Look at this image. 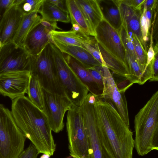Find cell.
<instances>
[{
  "instance_id": "1",
  "label": "cell",
  "mask_w": 158,
  "mask_h": 158,
  "mask_svg": "<svg viewBox=\"0 0 158 158\" xmlns=\"http://www.w3.org/2000/svg\"><path fill=\"white\" fill-rule=\"evenodd\" d=\"M11 111L17 126L39 154L52 156L56 144L44 113L25 95L12 100Z\"/></svg>"
},
{
  "instance_id": "2",
  "label": "cell",
  "mask_w": 158,
  "mask_h": 158,
  "mask_svg": "<svg viewBox=\"0 0 158 158\" xmlns=\"http://www.w3.org/2000/svg\"><path fill=\"white\" fill-rule=\"evenodd\" d=\"M104 135L113 158H132L133 133L110 103L97 97L94 105Z\"/></svg>"
},
{
  "instance_id": "3",
  "label": "cell",
  "mask_w": 158,
  "mask_h": 158,
  "mask_svg": "<svg viewBox=\"0 0 158 158\" xmlns=\"http://www.w3.org/2000/svg\"><path fill=\"white\" fill-rule=\"evenodd\" d=\"M134 147L144 156L158 150V91L155 92L135 115Z\"/></svg>"
},
{
  "instance_id": "4",
  "label": "cell",
  "mask_w": 158,
  "mask_h": 158,
  "mask_svg": "<svg viewBox=\"0 0 158 158\" xmlns=\"http://www.w3.org/2000/svg\"><path fill=\"white\" fill-rule=\"evenodd\" d=\"M50 45L58 78L64 94L73 106L79 107L86 98L89 89L69 66L63 53L52 43Z\"/></svg>"
},
{
  "instance_id": "5",
  "label": "cell",
  "mask_w": 158,
  "mask_h": 158,
  "mask_svg": "<svg viewBox=\"0 0 158 158\" xmlns=\"http://www.w3.org/2000/svg\"><path fill=\"white\" fill-rule=\"evenodd\" d=\"M26 139L11 111L0 104V158H17L24 150Z\"/></svg>"
},
{
  "instance_id": "6",
  "label": "cell",
  "mask_w": 158,
  "mask_h": 158,
  "mask_svg": "<svg viewBox=\"0 0 158 158\" xmlns=\"http://www.w3.org/2000/svg\"><path fill=\"white\" fill-rule=\"evenodd\" d=\"M30 71L37 76L43 89L65 95L58 78L50 43L38 55L31 56Z\"/></svg>"
},
{
  "instance_id": "7",
  "label": "cell",
  "mask_w": 158,
  "mask_h": 158,
  "mask_svg": "<svg viewBox=\"0 0 158 158\" xmlns=\"http://www.w3.org/2000/svg\"><path fill=\"white\" fill-rule=\"evenodd\" d=\"M94 105L85 99L79 109L88 137L91 154L90 158H113L97 118Z\"/></svg>"
},
{
  "instance_id": "8",
  "label": "cell",
  "mask_w": 158,
  "mask_h": 158,
  "mask_svg": "<svg viewBox=\"0 0 158 158\" xmlns=\"http://www.w3.org/2000/svg\"><path fill=\"white\" fill-rule=\"evenodd\" d=\"M66 127L70 155L73 158H90L91 152L83 120L78 107L67 111Z\"/></svg>"
},
{
  "instance_id": "9",
  "label": "cell",
  "mask_w": 158,
  "mask_h": 158,
  "mask_svg": "<svg viewBox=\"0 0 158 158\" xmlns=\"http://www.w3.org/2000/svg\"><path fill=\"white\" fill-rule=\"evenodd\" d=\"M43 89V112L47 117L52 131L58 133L64 128V118L65 113L71 110L73 105L65 95L52 93Z\"/></svg>"
},
{
  "instance_id": "10",
  "label": "cell",
  "mask_w": 158,
  "mask_h": 158,
  "mask_svg": "<svg viewBox=\"0 0 158 158\" xmlns=\"http://www.w3.org/2000/svg\"><path fill=\"white\" fill-rule=\"evenodd\" d=\"M31 60V56L24 47L13 42L3 44L0 48V74L30 71Z\"/></svg>"
},
{
  "instance_id": "11",
  "label": "cell",
  "mask_w": 158,
  "mask_h": 158,
  "mask_svg": "<svg viewBox=\"0 0 158 158\" xmlns=\"http://www.w3.org/2000/svg\"><path fill=\"white\" fill-rule=\"evenodd\" d=\"M94 37L96 42L127 66L126 52L118 31L103 18L96 27Z\"/></svg>"
},
{
  "instance_id": "12",
  "label": "cell",
  "mask_w": 158,
  "mask_h": 158,
  "mask_svg": "<svg viewBox=\"0 0 158 158\" xmlns=\"http://www.w3.org/2000/svg\"><path fill=\"white\" fill-rule=\"evenodd\" d=\"M56 29H61L58 27L56 22L41 19L27 35L23 47L31 56L38 55L48 44L52 42L50 33Z\"/></svg>"
},
{
  "instance_id": "13",
  "label": "cell",
  "mask_w": 158,
  "mask_h": 158,
  "mask_svg": "<svg viewBox=\"0 0 158 158\" xmlns=\"http://www.w3.org/2000/svg\"><path fill=\"white\" fill-rule=\"evenodd\" d=\"M102 67L103 87L102 93L98 97L113 102L123 120L129 127L128 109L125 92L120 91L113 75L107 67Z\"/></svg>"
},
{
  "instance_id": "14",
  "label": "cell",
  "mask_w": 158,
  "mask_h": 158,
  "mask_svg": "<svg viewBox=\"0 0 158 158\" xmlns=\"http://www.w3.org/2000/svg\"><path fill=\"white\" fill-rule=\"evenodd\" d=\"M31 76L29 71L6 73L0 74V94L12 100L25 95Z\"/></svg>"
},
{
  "instance_id": "15",
  "label": "cell",
  "mask_w": 158,
  "mask_h": 158,
  "mask_svg": "<svg viewBox=\"0 0 158 158\" xmlns=\"http://www.w3.org/2000/svg\"><path fill=\"white\" fill-rule=\"evenodd\" d=\"M23 16L15 5L6 12L0 22V40L2 45L13 42Z\"/></svg>"
},
{
  "instance_id": "16",
  "label": "cell",
  "mask_w": 158,
  "mask_h": 158,
  "mask_svg": "<svg viewBox=\"0 0 158 158\" xmlns=\"http://www.w3.org/2000/svg\"><path fill=\"white\" fill-rule=\"evenodd\" d=\"M118 2L122 20L126 23L130 31L137 37L147 51V45L143 41L140 25L142 10H135L122 2L121 0H118Z\"/></svg>"
},
{
  "instance_id": "17",
  "label": "cell",
  "mask_w": 158,
  "mask_h": 158,
  "mask_svg": "<svg viewBox=\"0 0 158 158\" xmlns=\"http://www.w3.org/2000/svg\"><path fill=\"white\" fill-rule=\"evenodd\" d=\"M52 43L63 53L72 56L81 63L87 69L102 66L88 51L82 47L65 45L53 40Z\"/></svg>"
},
{
  "instance_id": "18",
  "label": "cell",
  "mask_w": 158,
  "mask_h": 158,
  "mask_svg": "<svg viewBox=\"0 0 158 158\" xmlns=\"http://www.w3.org/2000/svg\"><path fill=\"white\" fill-rule=\"evenodd\" d=\"M64 55L69 66L82 83L88 88L90 93L96 96H99L100 94V91L87 69L72 56L66 54Z\"/></svg>"
},
{
  "instance_id": "19",
  "label": "cell",
  "mask_w": 158,
  "mask_h": 158,
  "mask_svg": "<svg viewBox=\"0 0 158 158\" xmlns=\"http://www.w3.org/2000/svg\"><path fill=\"white\" fill-rule=\"evenodd\" d=\"M75 1L91 30L95 36V29L104 18L97 0Z\"/></svg>"
},
{
  "instance_id": "20",
  "label": "cell",
  "mask_w": 158,
  "mask_h": 158,
  "mask_svg": "<svg viewBox=\"0 0 158 158\" xmlns=\"http://www.w3.org/2000/svg\"><path fill=\"white\" fill-rule=\"evenodd\" d=\"M50 34L52 40L69 45L82 47L84 43L93 45L95 42L90 36H85L71 30L68 31H52Z\"/></svg>"
},
{
  "instance_id": "21",
  "label": "cell",
  "mask_w": 158,
  "mask_h": 158,
  "mask_svg": "<svg viewBox=\"0 0 158 158\" xmlns=\"http://www.w3.org/2000/svg\"><path fill=\"white\" fill-rule=\"evenodd\" d=\"M104 18L118 30L122 23L118 0H97Z\"/></svg>"
},
{
  "instance_id": "22",
  "label": "cell",
  "mask_w": 158,
  "mask_h": 158,
  "mask_svg": "<svg viewBox=\"0 0 158 158\" xmlns=\"http://www.w3.org/2000/svg\"><path fill=\"white\" fill-rule=\"evenodd\" d=\"M96 44L107 67L114 74L128 80L129 72L127 65L107 51L97 42Z\"/></svg>"
},
{
  "instance_id": "23",
  "label": "cell",
  "mask_w": 158,
  "mask_h": 158,
  "mask_svg": "<svg viewBox=\"0 0 158 158\" xmlns=\"http://www.w3.org/2000/svg\"><path fill=\"white\" fill-rule=\"evenodd\" d=\"M38 11H34L23 15L19 27L13 42L23 47L25 38L30 31L41 21V18Z\"/></svg>"
},
{
  "instance_id": "24",
  "label": "cell",
  "mask_w": 158,
  "mask_h": 158,
  "mask_svg": "<svg viewBox=\"0 0 158 158\" xmlns=\"http://www.w3.org/2000/svg\"><path fill=\"white\" fill-rule=\"evenodd\" d=\"M39 13L42 16V20L51 22H61L68 23L70 19L68 12L64 11L49 2L47 0H44Z\"/></svg>"
},
{
  "instance_id": "25",
  "label": "cell",
  "mask_w": 158,
  "mask_h": 158,
  "mask_svg": "<svg viewBox=\"0 0 158 158\" xmlns=\"http://www.w3.org/2000/svg\"><path fill=\"white\" fill-rule=\"evenodd\" d=\"M66 5L71 23L77 24L87 36L95 37L75 0H66Z\"/></svg>"
},
{
  "instance_id": "26",
  "label": "cell",
  "mask_w": 158,
  "mask_h": 158,
  "mask_svg": "<svg viewBox=\"0 0 158 158\" xmlns=\"http://www.w3.org/2000/svg\"><path fill=\"white\" fill-rule=\"evenodd\" d=\"M27 94L30 101L43 112L44 99L43 88L37 76L35 74L31 73Z\"/></svg>"
},
{
  "instance_id": "27",
  "label": "cell",
  "mask_w": 158,
  "mask_h": 158,
  "mask_svg": "<svg viewBox=\"0 0 158 158\" xmlns=\"http://www.w3.org/2000/svg\"><path fill=\"white\" fill-rule=\"evenodd\" d=\"M44 0H14L13 5H15L23 15L34 11L39 13Z\"/></svg>"
},
{
  "instance_id": "28",
  "label": "cell",
  "mask_w": 158,
  "mask_h": 158,
  "mask_svg": "<svg viewBox=\"0 0 158 158\" xmlns=\"http://www.w3.org/2000/svg\"><path fill=\"white\" fill-rule=\"evenodd\" d=\"M118 31L126 52L137 60L131 36V32L124 21L122 20V25Z\"/></svg>"
},
{
  "instance_id": "29",
  "label": "cell",
  "mask_w": 158,
  "mask_h": 158,
  "mask_svg": "<svg viewBox=\"0 0 158 158\" xmlns=\"http://www.w3.org/2000/svg\"><path fill=\"white\" fill-rule=\"evenodd\" d=\"M131 35L137 59L145 68L147 61V52L136 35L132 32Z\"/></svg>"
},
{
  "instance_id": "30",
  "label": "cell",
  "mask_w": 158,
  "mask_h": 158,
  "mask_svg": "<svg viewBox=\"0 0 158 158\" xmlns=\"http://www.w3.org/2000/svg\"><path fill=\"white\" fill-rule=\"evenodd\" d=\"M87 69L96 83L99 90L102 91L103 87V73L102 66L94 67Z\"/></svg>"
},
{
  "instance_id": "31",
  "label": "cell",
  "mask_w": 158,
  "mask_h": 158,
  "mask_svg": "<svg viewBox=\"0 0 158 158\" xmlns=\"http://www.w3.org/2000/svg\"><path fill=\"white\" fill-rule=\"evenodd\" d=\"M146 9V7L143 5L142 13L140 18V25L143 41L147 45L146 42L148 40V37L149 34V30L150 29L148 27L145 15V13Z\"/></svg>"
},
{
  "instance_id": "32",
  "label": "cell",
  "mask_w": 158,
  "mask_h": 158,
  "mask_svg": "<svg viewBox=\"0 0 158 158\" xmlns=\"http://www.w3.org/2000/svg\"><path fill=\"white\" fill-rule=\"evenodd\" d=\"M91 45L86 43L82 44V47L88 51L96 60L102 65V66H106L103 60L101 55L98 50L96 44Z\"/></svg>"
},
{
  "instance_id": "33",
  "label": "cell",
  "mask_w": 158,
  "mask_h": 158,
  "mask_svg": "<svg viewBox=\"0 0 158 158\" xmlns=\"http://www.w3.org/2000/svg\"><path fill=\"white\" fill-rule=\"evenodd\" d=\"M39 153L35 146L31 143L19 155L17 158H37Z\"/></svg>"
},
{
  "instance_id": "34",
  "label": "cell",
  "mask_w": 158,
  "mask_h": 158,
  "mask_svg": "<svg viewBox=\"0 0 158 158\" xmlns=\"http://www.w3.org/2000/svg\"><path fill=\"white\" fill-rule=\"evenodd\" d=\"M154 22H153L152 23V27L151 28V33L150 35V41L149 47L148 49V51L147 53V61L146 65L145 66L144 70V74L143 76V81H144V76L146 69L147 68L148 65L152 60L153 58L155 53L153 48V26L154 25Z\"/></svg>"
},
{
  "instance_id": "35",
  "label": "cell",
  "mask_w": 158,
  "mask_h": 158,
  "mask_svg": "<svg viewBox=\"0 0 158 158\" xmlns=\"http://www.w3.org/2000/svg\"><path fill=\"white\" fill-rule=\"evenodd\" d=\"M121 1L135 10L141 11L143 10L145 0H121Z\"/></svg>"
},
{
  "instance_id": "36",
  "label": "cell",
  "mask_w": 158,
  "mask_h": 158,
  "mask_svg": "<svg viewBox=\"0 0 158 158\" xmlns=\"http://www.w3.org/2000/svg\"><path fill=\"white\" fill-rule=\"evenodd\" d=\"M152 66L153 77L150 81H156L158 80V53H155L154 56L151 62Z\"/></svg>"
},
{
  "instance_id": "37",
  "label": "cell",
  "mask_w": 158,
  "mask_h": 158,
  "mask_svg": "<svg viewBox=\"0 0 158 158\" xmlns=\"http://www.w3.org/2000/svg\"><path fill=\"white\" fill-rule=\"evenodd\" d=\"M14 0H0V22L6 10L13 5Z\"/></svg>"
},
{
  "instance_id": "38",
  "label": "cell",
  "mask_w": 158,
  "mask_h": 158,
  "mask_svg": "<svg viewBox=\"0 0 158 158\" xmlns=\"http://www.w3.org/2000/svg\"><path fill=\"white\" fill-rule=\"evenodd\" d=\"M47 1L61 10L68 12L66 5V0H47Z\"/></svg>"
},
{
  "instance_id": "39",
  "label": "cell",
  "mask_w": 158,
  "mask_h": 158,
  "mask_svg": "<svg viewBox=\"0 0 158 158\" xmlns=\"http://www.w3.org/2000/svg\"><path fill=\"white\" fill-rule=\"evenodd\" d=\"M90 93H88L86 98L88 103L92 105H94L96 100V97Z\"/></svg>"
},
{
  "instance_id": "40",
  "label": "cell",
  "mask_w": 158,
  "mask_h": 158,
  "mask_svg": "<svg viewBox=\"0 0 158 158\" xmlns=\"http://www.w3.org/2000/svg\"><path fill=\"white\" fill-rule=\"evenodd\" d=\"M157 1L156 0H145L144 5L147 9L157 4Z\"/></svg>"
},
{
  "instance_id": "41",
  "label": "cell",
  "mask_w": 158,
  "mask_h": 158,
  "mask_svg": "<svg viewBox=\"0 0 158 158\" xmlns=\"http://www.w3.org/2000/svg\"><path fill=\"white\" fill-rule=\"evenodd\" d=\"M51 156L48 155L43 154L40 157V158H50Z\"/></svg>"
},
{
  "instance_id": "42",
  "label": "cell",
  "mask_w": 158,
  "mask_h": 158,
  "mask_svg": "<svg viewBox=\"0 0 158 158\" xmlns=\"http://www.w3.org/2000/svg\"><path fill=\"white\" fill-rule=\"evenodd\" d=\"M2 45L1 42V41L0 40V48L1 47Z\"/></svg>"
}]
</instances>
